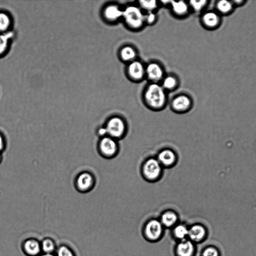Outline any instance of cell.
<instances>
[{"label":"cell","mask_w":256,"mask_h":256,"mask_svg":"<svg viewBox=\"0 0 256 256\" xmlns=\"http://www.w3.org/2000/svg\"><path fill=\"white\" fill-rule=\"evenodd\" d=\"M99 133L101 135H104L106 134V133H107L106 129V128H103V129H100V131H99Z\"/></svg>","instance_id":"d6a6232c"},{"label":"cell","mask_w":256,"mask_h":256,"mask_svg":"<svg viewBox=\"0 0 256 256\" xmlns=\"http://www.w3.org/2000/svg\"><path fill=\"white\" fill-rule=\"evenodd\" d=\"M122 18L127 26L133 29H140L145 23V15L139 8L134 6H128L123 10Z\"/></svg>","instance_id":"7a4b0ae2"},{"label":"cell","mask_w":256,"mask_h":256,"mask_svg":"<svg viewBox=\"0 0 256 256\" xmlns=\"http://www.w3.org/2000/svg\"><path fill=\"white\" fill-rule=\"evenodd\" d=\"M5 147V141L2 135L0 133V153L4 149Z\"/></svg>","instance_id":"1f68e13d"},{"label":"cell","mask_w":256,"mask_h":256,"mask_svg":"<svg viewBox=\"0 0 256 256\" xmlns=\"http://www.w3.org/2000/svg\"><path fill=\"white\" fill-rule=\"evenodd\" d=\"M145 74L153 83H158L163 80L164 71L159 64L156 63H151L145 68Z\"/></svg>","instance_id":"52a82bcc"},{"label":"cell","mask_w":256,"mask_h":256,"mask_svg":"<svg viewBox=\"0 0 256 256\" xmlns=\"http://www.w3.org/2000/svg\"><path fill=\"white\" fill-rule=\"evenodd\" d=\"M201 22L206 29L210 30H216L221 24V16L217 11H208L203 14Z\"/></svg>","instance_id":"3957f363"},{"label":"cell","mask_w":256,"mask_h":256,"mask_svg":"<svg viewBox=\"0 0 256 256\" xmlns=\"http://www.w3.org/2000/svg\"><path fill=\"white\" fill-rule=\"evenodd\" d=\"M139 3L142 9L146 10L147 12H154L158 6L157 1H154V0L141 1Z\"/></svg>","instance_id":"cb8c5ba5"},{"label":"cell","mask_w":256,"mask_h":256,"mask_svg":"<svg viewBox=\"0 0 256 256\" xmlns=\"http://www.w3.org/2000/svg\"><path fill=\"white\" fill-rule=\"evenodd\" d=\"M190 98L184 95L176 97L173 100L172 106L175 110L178 112H184L190 108L191 105Z\"/></svg>","instance_id":"30bf717a"},{"label":"cell","mask_w":256,"mask_h":256,"mask_svg":"<svg viewBox=\"0 0 256 256\" xmlns=\"http://www.w3.org/2000/svg\"><path fill=\"white\" fill-rule=\"evenodd\" d=\"M177 252L180 256H192L194 252V246L190 241L182 242L178 246Z\"/></svg>","instance_id":"ac0fdd59"},{"label":"cell","mask_w":256,"mask_h":256,"mask_svg":"<svg viewBox=\"0 0 256 256\" xmlns=\"http://www.w3.org/2000/svg\"><path fill=\"white\" fill-rule=\"evenodd\" d=\"M120 56L123 61L131 63L135 60L137 52L134 48L127 46L122 48Z\"/></svg>","instance_id":"9a60e30c"},{"label":"cell","mask_w":256,"mask_h":256,"mask_svg":"<svg viewBox=\"0 0 256 256\" xmlns=\"http://www.w3.org/2000/svg\"><path fill=\"white\" fill-rule=\"evenodd\" d=\"M13 36L12 32L0 34V55L2 54L6 51L9 40Z\"/></svg>","instance_id":"7402d4cb"},{"label":"cell","mask_w":256,"mask_h":256,"mask_svg":"<svg viewBox=\"0 0 256 256\" xmlns=\"http://www.w3.org/2000/svg\"><path fill=\"white\" fill-rule=\"evenodd\" d=\"M176 236L179 239H184L188 235L189 231L182 225L177 226L174 231Z\"/></svg>","instance_id":"484cf974"},{"label":"cell","mask_w":256,"mask_h":256,"mask_svg":"<svg viewBox=\"0 0 256 256\" xmlns=\"http://www.w3.org/2000/svg\"><path fill=\"white\" fill-rule=\"evenodd\" d=\"M177 219V216L172 212H168L163 214L162 217V223L167 226L174 225Z\"/></svg>","instance_id":"44dd1931"},{"label":"cell","mask_w":256,"mask_h":256,"mask_svg":"<svg viewBox=\"0 0 256 256\" xmlns=\"http://www.w3.org/2000/svg\"><path fill=\"white\" fill-rule=\"evenodd\" d=\"M216 11L221 16L228 15L231 14L234 9V6L231 1L221 0L216 4Z\"/></svg>","instance_id":"4fadbf2b"},{"label":"cell","mask_w":256,"mask_h":256,"mask_svg":"<svg viewBox=\"0 0 256 256\" xmlns=\"http://www.w3.org/2000/svg\"><path fill=\"white\" fill-rule=\"evenodd\" d=\"M144 99L147 104L151 108H162L165 105L167 100L165 90L158 83H152L145 90Z\"/></svg>","instance_id":"6da1fadb"},{"label":"cell","mask_w":256,"mask_h":256,"mask_svg":"<svg viewBox=\"0 0 256 256\" xmlns=\"http://www.w3.org/2000/svg\"><path fill=\"white\" fill-rule=\"evenodd\" d=\"M127 73L132 80L139 81L144 77L145 68L141 62L135 60L128 65Z\"/></svg>","instance_id":"5b68a950"},{"label":"cell","mask_w":256,"mask_h":256,"mask_svg":"<svg viewBox=\"0 0 256 256\" xmlns=\"http://www.w3.org/2000/svg\"><path fill=\"white\" fill-rule=\"evenodd\" d=\"M202 256H220V253L218 248L211 246L204 250Z\"/></svg>","instance_id":"4316f807"},{"label":"cell","mask_w":256,"mask_h":256,"mask_svg":"<svg viewBox=\"0 0 256 256\" xmlns=\"http://www.w3.org/2000/svg\"><path fill=\"white\" fill-rule=\"evenodd\" d=\"M24 248L27 253L32 256L37 255L40 251L39 243L34 240L27 241L25 244Z\"/></svg>","instance_id":"d6986e66"},{"label":"cell","mask_w":256,"mask_h":256,"mask_svg":"<svg viewBox=\"0 0 256 256\" xmlns=\"http://www.w3.org/2000/svg\"><path fill=\"white\" fill-rule=\"evenodd\" d=\"M42 248L45 252L49 254L54 250L55 245L51 240L48 239L43 241Z\"/></svg>","instance_id":"83f0119b"},{"label":"cell","mask_w":256,"mask_h":256,"mask_svg":"<svg viewBox=\"0 0 256 256\" xmlns=\"http://www.w3.org/2000/svg\"><path fill=\"white\" fill-rule=\"evenodd\" d=\"M116 148L117 145L115 141L110 138H104L101 142V150L106 156L113 155L116 152Z\"/></svg>","instance_id":"8fae6325"},{"label":"cell","mask_w":256,"mask_h":256,"mask_svg":"<svg viewBox=\"0 0 256 256\" xmlns=\"http://www.w3.org/2000/svg\"><path fill=\"white\" fill-rule=\"evenodd\" d=\"M42 256H54L50 254H47L44 255Z\"/></svg>","instance_id":"836d02e7"},{"label":"cell","mask_w":256,"mask_h":256,"mask_svg":"<svg viewBox=\"0 0 256 256\" xmlns=\"http://www.w3.org/2000/svg\"><path fill=\"white\" fill-rule=\"evenodd\" d=\"M10 24L8 15L4 13H0V32L6 31Z\"/></svg>","instance_id":"d4e9b609"},{"label":"cell","mask_w":256,"mask_h":256,"mask_svg":"<svg viewBox=\"0 0 256 256\" xmlns=\"http://www.w3.org/2000/svg\"><path fill=\"white\" fill-rule=\"evenodd\" d=\"M173 13L178 16H185L189 11V5L183 1H170Z\"/></svg>","instance_id":"5bb4252c"},{"label":"cell","mask_w":256,"mask_h":256,"mask_svg":"<svg viewBox=\"0 0 256 256\" xmlns=\"http://www.w3.org/2000/svg\"><path fill=\"white\" fill-rule=\"evenodd\" d=\"M175 160V155L174 152L169 150H165L161 152L158 156V161L165 166H169L173 164Z\"/></svg>","instance_id":"2e32d148"},{"label":"cell","mask_w":256,"mask_h":256,"mask_svg":"<svg viewBox=\"0 0 256 256\" xmlns=\"http://www.w3.org/2000/svg\"><path fill=\"white\" fill-rule=\"evenodd\" d=\"M161 170V164L154 159L148 160L144 166V173L151 180L157 178L160 174Z\"/></svg>","instance_id":"8992f818"},{"label":"cell","mask_w":256,"mask_h":256,"mask_svg":"<svg viewBox=\"0 0 256 256\" xmlns=\"http://www.w3.org/2000/svg\"><path fill=\"white\" fill-rule=\"evenodd\" d=\"M58 256H74V255L68 248L62 246L59 249Z\"/></svg>","instance_id":"f546056e"},{"label":"cell","mask_w":256,"mask_h":256,"mask_svg":"<svg viewBox=\"0 0 256 256\" xmlns=\"http://www.w3.org/2000/svg\"><path fill=\"white\" fill-rule=\"evenodd\" d=\"M206 230L204 227L197 225L191 228L189 231L188 235L192 240L199 242L203 240L206 237Z\"/></svg>","instance_id":"7c38bea8"},{"label":"cell","mask_w":256,"mask_h":256,"mask_svg":"<svg viewBox=\"0 0 256 256\" xmlns=\"http://www.w3.org/2000/svg\"><path fill=\"white\" fill-rule=\"evenodd\" d=\"M93 178L89 173H84L79 176L77 185L80 189L86 190L89 189L93 183Z\"/></svg>","instance_id":"e0dca14e"},{"label":"cell","mask_w":256,"mask_h":256,"mask_svg":"<svg viewBox=\"0 0 256 256\" xmlns=\"http://www.w3.org/2000/svg\"><path fill=\"white\" fill-rule=\"evenodd\" d=\"M234 7H240L243 6L246 2V1L244 0H234L232 1Z\"/></svg>","instance_id":"4dcf8cb0"},{"label":"cell","mask_w":256,"mask_h":256,"mask_svg":"<svg viewBox=\"0 0 256 256\" xmlns=\"http://www.w3.org/2000/svg\"><path fill=\"white\" fill-rule=\"evenodd\" d=\"M157 16L154 12H147L145 15V22L147 24H153L156 21Z\"/></svg>","instance_id":"f1b7e54d"},{"label":"cell","mask_w":256,"mask_h":256,"mask_svg":"<svg viewBox=\"0 0 256 256\" xmlns=\"http://www.w3.org/2000/svg\"><path fill=\"white\" fill-rule=\"evenodd\" d=\"M107 132L114 138L121 137L125 130V125L123 120L118 118H113L108 122L106 128Z\"/></svg>","instance_id":"277c9868"},{"label":"cell","mask_w":256,"mask_h":256,"mask_svg":"<svg viewBox=\"0 0 256 256\" xmlns=\"http://www.w3.org/2000/svg\"><path fill=\"white\" fill-rule=\"evenodd\" d=\"M162 232L161 224L157 220H152L147 225L146 233L147 237L151 240L157 239Z\"/></svg>","instance_id":"ba28073f"},{"label":"cell","mask_w":256,"mask_h":256,"mask_svg":"<svg viewBox=\"0 0 256 256\" xmlns=\"http://www.w3.org/2000/svg\"><path fill=\"white\" fill-rule=\"evenodd\" d=\"M123 10L116 5H110L105 9L104 15L106 19L111 22H115L123 17Z\"/></svg>","instance_id":"9c48e42d"},{"label":"cell","mask_w":256,"mask_h":256,"mask_svg":"<svg viewBox=\"0 0 256 256\" xmlns=\"http://www.w3.org/2000/svg\"><path fill=\"white\" fill-rule=\"evenodd\" d=\"M208 1L206 0H201V1H191L190 6L196 12L202 11L208 5Z\"/></svg>","instance_id":"603a6c76"},{"label":"cell","mask_w":256,"mask_h":256,"mask_svg":"<svg viewBox=\"0 0 256 256\" xmlns=\"http://www.w3.org/2000/svg\"><path fill=\"white\" fill-rule=\"evenodd\" d=\"M178 85V80L173 76H168L165 77L163 81L161 86L167 90H172L175 89Z\"/></svg>","instance_id":"ffe728a7"},{"label":"cell","mask_w":256,"mask_h":256,"mask_svg":"<svg viewBox=\"0 0 256 256\" xmlns=\"http://www.w3.org/2000/svg\"><path fill=\"white\" fill-rule=\"evenodd\" d=\"M2 160V157L1 156V153H0V163H1Z\"/></svg>","instance_id":"e575fe53"}]
</instances>
